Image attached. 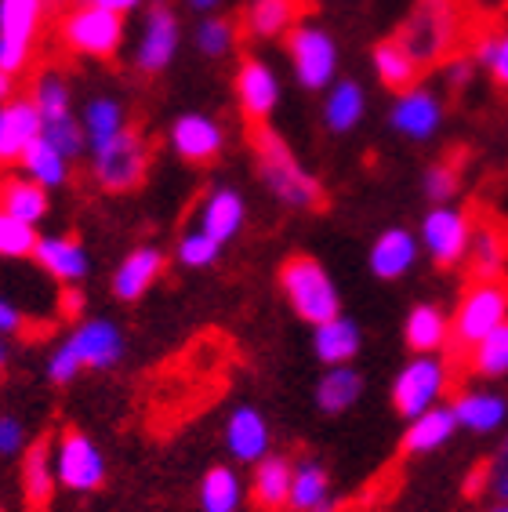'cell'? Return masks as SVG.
<instances>
[{
    "label": "cell",
    "mask_w": 508,
    "mask_h": 512,
    "mask_svg": "<svg viewBox=\"0 0 508 512\" xmlns=\"http://www.w3.org/2000/svg\"><path fill=\"white\" fill-rule=\"evenodd\" d=\"M287 59H291L294 80L305 91H327L338 80V40L316 26V22H298L287 30Z\"/></svg>",
    "instance_id": "cell-8"
},
{
    "label": "cell",
    "mask_w": 508,
    "mask_h": 512,
    "mask_svg": "<svg viewBox=\"0 0 508 512\" xmlns=\"http://www.w3.org/2000/svg\"><path fill=\"white\" fill-rule=\"evenodd\" d=\"M40 135L48 138L59 153H66L69 160H77L88 153V135H84V128H80V117H66V120H55V124H44Z\"/></svg>",
    "instance_id": "cell-46"
},
{
    "label": "cell",
    "mask_w": 508,
    "mask_h": 512,
    "mask_svg": "<svg viewBox=\"0 0 508 512\" xmlns=\"http://www.w3.org/2000/svg\"><path fill=\"white\" fill-rule=\"evenodd\" d=\"M80 128L88 135V149H91V146L109 142V138L120 135V131L131 128V124H127L124 102L113 99V95H95L88 106L80 109Z\"/></svg>",
    "instance_id": "cell-38"
},
{
    "label": "cell",
    "mask_w": 508,
    "mask_h": 512,
    "mask_svg": "<svg viewBox=\"0 0 508 512\" xmlns=\"http://www.w3.org/2000/svg\"><path fill=\"white\" fill-rule=\"evenodd\" d=\"M418 258H421V244L411 229L389 226L374 237L371 251H367V269H371L378 280L392 284V280H403V276L411 273V269L418 266Z\"/></svg>",
    "instance_id": "cell-18"
},
{
    "label": "cell",
    "mask_w": 508,
    "mask_h": 512,
    "mask_svg": "<svg viewBox=\"0 0 508 512\" xmlns=\"http://www.w3.org/2000/svg\"><path fill=\"white\" fill-rule=\"evenodd\" d=\"M334 491H331V473H327V465L313 454H305L298 458L291 469V494H287V509L291 512H309L316 505L331 502Z\"/></svg>",
    "instance_id": "cell-33"
},
{
    "label": "cell",
    "mask_w": 508,
    "mask_h": 512,
    "mask_svg": "<svg viewBox=\"0 0 508 512\" xmlns=\"http://www.w3.org/2000/svg\"><path fill=\"white\" fill-rule=\"evenodd\" d=\"M302 0H247L240 30L251 40H280L291 26H298Z\"/></svg>",
    "instance_id": "cell-30"
},
{
    "label": "cell",
    "mask_w": 508,
    "mask_h": 512,
    "mask_svg": "<svg viewBox=\"0 0 508 512\" xmlns=\"http://www.w3.org/2000/svg\"><path fill=\"white\" fill-rule=\"evenodd\" d=\"M0 211L30 222V226H40L51 211V193L44 186H37L33 178L22 175V171L19 175L8 171V175H0Z\"/></svg>",
    "instance_id": "cell-31"
},
{
    "label": "cell",
    "mask_w": 508,
    "mask_h": 512,
    "mask_svg": "<svg viewBox=\"0 0 508 512\" xmlns=\"http://www.w3.org/2000/svg\"><path fill=\"white\" fill-rule=\"evenodd\" d=\"M0 512H4V509H0Z\"/></svg>",
    "instance_id": "cell-58"
},
{
    "label": "cell",
    "mask_w": 508,
    "mask_h": 512,
    "mask_svg": "<svg viewBox=\"0 0 508 512\" xmlns=\"http://www.w3.org/2000/svg\"><path fill=\"white\" fill-rule=\"evenodd\" d=\"M469 240H472V218L461 207L432 204L425 211V218H421L418 244L429 251L432 266L458 269L465 262V255H469Z\"/></svg>",
    "instance_id": "cell-13"
},
{
    "label": "cell",
    "mask_w": 508,
    "mask_h": 512,
    "mask_svg": "<svg viewBox=\"0 0 508 512\" xmlns=\"http://www.w3.org/2000/svg\"><path fill=\"white\" fill-rule=\"evenodd\" d=\"M59 40L80 59L106 62L124 48V15L80 0L59 19Z\"/></svg>",
    "instance_id": "cell-6"
},
{
    "label": "cell",
    "mask_w": 508,
    "mask_h": 512,
    "mask_svg": "<svg viewBox=\"0 0 508 512\" xmlns=\"http://www.w3.org/2000/svg\"><path fill=\"white\" fill-rule=\"evenodd\" d=\"M167 146L175 149L178 160L186 164H215L225 149V131L207 113H178L167 128Z\"/></svg>",
    "instance_id": "cell-16"
},
{
    "label": "cell",
    "mask_w": 508,
    "mask_h": 512,
    "mask_svg": "<svg viewBox=\"0 0 508 512\" xmlns=\"http://www.w3.org/2000/svg\"><path fill=\"white\" fill-rule=\"evenodd\" d=\"M186 8L196 15H218V8H225V0H186Z\"/></svg>",
    "instance_id": "cell-52"
},
{
    "label": "cell",
    "mask_w": 508,
    "mask_h": 512,
    "mask_svg": "<svg viewBox=\"0 0 508 512\" xmlns=\"http://www.w3.org/2000/svg\"><path fill=\"white\" fill-rule=\"evenodd\" d=\"M33 262H37L51 280H59V284H66V287L84 284L88 273H91L88 247L80 244L77 237H69V233H59V237H40L37 247H33Z\"/></svg>",
    "instance_id": "cell-19"
},
{
    "label": "cell",
    "mask_w": 508,
    "mask_h": 512,
    "mask_svg": "<svg viewBox=\"0 0 508 512\" xmlns=\"http://www.w3.org/2000/svg\"><path fill=\"white\" fill-rule=\"evenodd\" d=\"M62 309H66V313H80V309H84V295H80L77 287H66V295H62Z\"/></svg>",
    "instance_id": "cell-53"
},
{
    "label": "cell",
    "mask_w": 508,
    "mask_h": 512,
    "mask_svg": "<svg viewBox=\"0 0 508 512\" xmlns=\"http://www.w3.org/2000/svg\"><path fill=\"white\" fill-rule=\"evenodd\" d=\"M26 451V425L15 414H0V458H19Z\"/></svg>",
    "instance_id": "cell-48"
},
{
    "label": "cell",
    "mask_w": 508,
    "mask_h": 512,
    "mask_svg": "<svg viewBox=\"0 0 508 512\" xmlns=\"http://www.w3.org/2000/svg\"><path fill=\"white\" fill-rule=\"evenodd\" d=\"M461 37V8L458 0H418V8L407 15L396 40L411 51L421 69L436 66L447 55H454V44Z\"/></svg>",
    "instance_id": "cell-4"
},
{
    "label": "cell",
    "mask_w": 508,
    "mask_h": 512,
    "mask_svg": "<svg viewBox=\"0 0 508 512\" xmlns=\"http://www.w3.org/2000/svg\"><path fill=\"white\" fill-rule=\"evenodd\" d=\"M164 269H167V255L160 247L142 244V247H135V251H127V255L120 258V266L113 269V295H117L120 302L146 298L149 287L164 276Z\"/></svg>",
    "instance_id": "cell-21"
},
{
    "label": "cell",
    "mask_w": 508,
    "mask_h": 512,
    "mask_svg": "<svg viewBox=\"0 0 508 512\" xmlns=\"http://www.w3.org/2000/svg\"><path fill=\"white\" fill-rule=\"evenodd\" d=\"M30 99L40 113V124H55V120L77 117V113H73V91H69V80L62 77V73H55V69H44V73L33 80Z\"/></svg>",
    "instance_id": "cell-39"
},
{
    "label": "cell",
    "mask_w": 508,
    "mask_h": 512,
    "mask_svg": "<svg viewBox=\"0 0 508 512\" xmlns=\"http://www.w3.org/2000/svg\"><path fill=\"white\" fill-rule=\"evenodd\" d=\"M469 364L472 375L483 378V382H498L508 375V320H501L490 335H483L469 349Z\"/></svg>",
    "instance_id": "cell-40"
},
{
    "label": "cell",
    "mask_w": 508,
    "mask_h": 512,
    "mask_svg": "<svg viewBox=\"0 0 508 512\" xmlns=\"http://www.w3.org/2000/svg\"><path fill=\"white\" fill-rule=\"evenodd\" d=\"M40 233L37 226L22 222V218L0 211V258L8 262H22V258H33V247H37Z\"/></svg>",
    "instance_id": "cell-42"
},
{
    "label": "cell",
    "mask_w": 508,
    "mask_h": 512,
    "mask_svg": "<svg viewBox=\"0 0 508 512\" xmlns=\"http://www.w3.org/2000/svg\"><path fill=\"white\" fill-rule=\"evenodd\" d=\"M476 69L479 66L469 59V55H450V62H447V84H450V88H465V84H472Z\"/></svg>",
    "instance_id": "cell-50"
},
{
    "label": "cell",
    "mask_w": 508,
    "mask_h": 512,
    "mask_svg": "<svg viewBox=\"0 0 508 512\" xmlns=\"http://www.w3.org/2000/svg\"><path fill=\"white\" fill-rule=\"evenodd\" d=\"M51 454H55V480L66 491L91 494L106 483V454L98 451V444L84 429H73V425L62 429L59 440L51 444Z\"/></svg>",
    "instance_id": "cell-10"
},
{
    "label": "cell",
    "mask_w": 508,
    "mask_h": 512,
    "mask_svg": "<svg viewBox=\"0 0 508 512\" xmlns=\"http://www.w3.org/2000/svg\"><path fill=\"white\" fill-rule=\"evenodd\" d=\"M360 349H363V331L352 316L338 313L313 327V353L323 367L352 364L360 356Z\"/></svg>",
    "instance_id": "cell-26"
},
{
    "label": "cell",
    "mask_w": 508,
    "mask_h": 512,
    "mask_svg": "<svg viewBox=\"0 0 508 512\" xmlns=\"http://www.w3.org/2000/svg\"><path fill=\"white\" fill-rule=\"evenodd\" d=\"M8 99H15V77L0 69V102H8Z\"/></svg>",
    "instance_id": "cell-54"
},
{
    "label": "cell",
    "mask_w": 508,
    "mask_h": 512,
    "mask_svg": "<svg viewBox=\"0 0 508 512\" xmlns=\"http://www.w3.org/2000/svg\"><path fill=\"white\" fill-rule=\"evenodd\" d=\"M26 327H30L26 313H22L8 295H0V338H15V335H22Z\"/></svg>",
    "instance_id": "cell-49"
},
{
    "label": "cell",
    "mask_w": 508,
    "mask_h": 512,
    "mask_svg": "<svg viewBox=\"0 0 508 512\" xmlns=\"http://www.w3.org/2000/svg\"><path fill=\"white\" fill-rule=\"evenodd\" d=\"M483 469H487V494H494L498 502H508V433L498 444V451L483 462Z\"/></svg>",
    "instance_id": "cell-47"
},
{
    "label": "cell",
    "mask_w": 508,
    "mask_h": 512,
    "mask_svg": "<svg viewBox=\"0 0 508 512\" xmlns=\"http://www.w3.org/2000/svg\"><path fill=\"white\" fill-rule=\"evenodd\" d=\"M247 222V204L244 197L236 193L233 186H218L207 193V200L200 204V218H196V229H204L207 237H215L218 244H229V240L240 237V229Z\"/></svg>",
    "instance_id": "cell-24"
},
{
    "label": "cell",
    "mask_w": 508,
    "mask_h": 512,
    "mask_svg": "<svg viewBox=\"0 0 508 512\" xmlns=\"http://www.w3.org/2000/svg\"><path fill=\"white\" fill-rule=\"evenodd\" d=\"M19 168H22V175L33 178L37 186H44L51 193V189H62L69 182V175H73V160H69L66 153H59L48 138L40 135L37 142H30V149L19 157Z\"/></svg>",
    "instance_id": "cell-36"
},
{
    "label": "cell",
    "mask_w": 508,
    "mask_h": 512,
    "mask_svg": "<svg viewBox=\"0 0 508 512\" xmlns=\"http://www.w3.org/2000/svg\"><path fill=\"white\" fill-rule=\"evenodd\" d=\"M313 396H316V407H320L323 414L338 418V414L352 411V407L360 404V396H363V375L352 364L323 367V375L316 378Z\"/></svg>",
    "instance_id": "cell-32"
},
{
    "label": "cell",
    "mask_w": 508,
    "mask_h": 512,
    "mask_svg": "<svg viewBox=\"0 0 508 512\" xmlns=\"http://www.w3.org/2000/svg\"><path fill=\"white\" fill-rule=\"evenodd\" d=\"M233 91H236V106L244 113L247 124H269V117L276 113L280 106V77H276V69L262 59V55H244L240 66H236V77H233Z\"/></svg>",
    "instance_id": "cell-14"
},
{
    "label": "cell",
    "mask_w": 508,
    "mask_h": 512,
    "mask_svg": "<svg viewBox=\"0 0 508 512\" xmlns=\"http://www.w3.org/2000/svg\"><path fill=\"white\" fill-rule=\"evenodd\" d=\"M222 255V244L215 237H207L204 229H186L175 244V262L186 269H211Z\"/></svg>",
    "instance_id": "cell-43"
},
{
    "label": "cell",
    "mask_w": 508,
    "mask_h": 512,
    "mask_svg": "<svg viewBox=\"0 0 508 512\" xmlns=\"http://www.w3.org/2000/svg\"><path fill=\"white\" fill-rule=\"evenodd\" d=\"M403 342L414 356H440L450 345V313L436 302H418L403 320Z\"/></svg>",
    "instance_id": "cell-23"
},
{
    "label": "cell",
    "mask_w": 508,
    "mask_h": 512,
    "mask_svg": "<svg viewBox=\"0 0 508 512\" xmlns=\"http://www.w3.org/2000/svg\"><path fill=\"white\" fill-rule=\"evenodd\" d=\"M276 284L284 291L287 306L294 309L298 320H305L309 327L331 320L342 313V295L338 284L331 280V273L323 269L320 258L313 255H291L284 266L276 269Z\"/></svg>",
    "instance_id": "cell-3"
},
{
    "label": "cell",
    "mask_w": 508,
    "mask_h": 512,
    "mask_svg": "<svg viewBox=\"0 0 508 512\" xmlns=\"http://www.w3.org/2000/svg\"><path fill=\"white\" fill-rule=\"evenodd\" d=\"M508 320V284L501 280H472L450 313V345L469 353L472 345Z\"/></svg>",
    "instance_id": "cell-7"
},
{
    "label": "cell",
    "mask_w": 508,
    "mask_h": 512,
    "mask_svg": "<svg viewBox=\"0 0 508 512\" xmlns=\"http://www.w3.org/2000/svg\"><path fill=\"white\" fill-rule=\"evenodd\" d=\"M363 113H367V95H363L360 80H334L323 95V128L331 135H349V131L360 128Z\"/></svg>",
    "instance_id": "cell-29"
},
{
    "label": "cell",
    "mask_w": 508,
    "mask_h": 512,
    "mask_svg": "<svg viewBox=\"0 0 508 512\" xmlns=\"http://www.w3.org/2000/svg\"><path fill=\"white\" fill-rule=\"evenodd\" d=\"M178 44H182V22H178V11L167 4V0H149L146 15H142V33H138L135 44V69L146 73V77H160L178 55Z\"/></svg>",
    "instance_id": "cell-12"
},
{
    "label": "cell",
    "mask_w": 508,
    "mask_h": 512,
    "mask_svg": "<svg viewBox=\"0 0 508 512\" xmlns=\"http://www.w3.org/2000/svg\"><path fill=\"white\" fill-rule=\"evenodd\" d=\"M487 512H508V502H498L494 509H487Z\"/></svg>",
    "instance_id": "cell-57"
},
{
    "label": "cell",
    "mask_w": 508,
    "mask_h": 512,
    "mask_svg": "<svg viewBox=\"0 0 508 512\" xmlns=\"http://www.w3.org/2000/svg\"><path fill=\"white\" fill-rule=\"evenodd\" d=\"M465 262H469L476 280H501V269H505V262H508V244H505V237H501V229L472 226Z\"/></svg>",
    "instance_id": "cell-37"
},
{
    "label": "cell",
    "mask_w": 508,
    "mask_h": 512,
    "mask_svg": "<svg viewBox=\"0 0 508 512\" xmlns=\"http://www.w3.org/2000/svg\"><path fill=\"white\" fill-rule=\"evenodd\" d=\"M236 37H240V26L233 19H225V15H204V19L196 22V33H193L196 51L211 62L233 55Z\"/></svg>",
    "instance_id": "cell-41"
},
{
    "label": "cell",
    "mask_w": 508,
    "mask_h": 512,
    "mask_svg": "<svg viewBox=\"0 0 508 512\" xmlns=\"http://www.w3.org/2000/svg\"><path fill=\"white\" fill-rule=\"evenodd\" d=\"M40 113L30 95H15V99L0 102V164H19V157L30 149V142L40 138Z\"/></svg>",
    "instance_id": "cell-20"
},
{
    "label": "cell",
    "mask_w": 508,
    "mask_h": 512,
    "mask_svg": "<svg viewBox=\"0 0 508 512\" xmlns=\"http://www.w3.org/2000/svg\"><path fill=\"white\" fill-rule=\"evenodd\" d=\"M479 69H487L490 80L498 88L508 91V30L505 33H490L476 44V55H472Z\"/></svg>",
    "instance_id": "cell-44"
},
{
    "label": "cell",
    "mask_w": 508,
    "mask_h": 512,
    "mask_svg": "<svg viewBox=\"0 0 508 512\" xmlns=\"http://www.w3.org/2000/svg\"><path fill=\"white\" fill-rule=\"evenodd\" d=\"M251 153L258 178H262V186L269 189V197L276 204L291 207V211H320L323 200H327L323 182L294 157V149L287 146V138L280 131L269 128V124H258L251 135Z\"/></svg>",
    "instance_id": "cell-1"
},
{
    "label": "cell",
    "mask_w": 508,
    "mask_h": 512,
    "mask_svg": "<svg viewBox=\"0 0 508 512\" xmlns=\"http://www.w3.org/2000/svg\"><path fill=\"white\" fill-rule=\"evenodd\" d=\"M84 4H95V8H106L113 11V15H131V11H138L146 0H84Z\"/></svg>",
    "instance_id": "cell-51"
},
{
    "label": "cell",
    "mask_w": 508,
    "mask_h": 512,
    "mask_svg": "<svg viewBox=\"0 0 508 512\" xmlns=\"http://www.w3.org/2000/svg\"><path fill=\"white\" fill-rule=\"evenodd\" d=\"M450 411L458 418V429L472 436L501 433L508 422V400L494 389H469L450 404Z\"/></svg>",
    "instance_id": "cell-25"
},
{
    "label": "cell",
    "mask_w": 508,
    "mask_h": 512,
    "mask_svg": "<svg viewBox=\"0 0 508 512\" xmlns=\"http://www.w3.org/2000/svg\"><path fill=\"white\" fill-rule=\"evenodd\" d=\"M225 451L236 465H258L273 447V429L265 422V414L251 404H236L225 418Z\"/></svg>",
    "instance_id": "cell-17"
},
{
    "label": "cell",
    "mask_w": 508,
    "mask_h": 512,
    "mask_svg": "<svg viewBox=\"0 0 508 512\" xmlns=\"http://www.w3.org/2000/svg\"><path fill=\"white\" fill-rule=\"evenodd\" d=\"M443 117H447V109H443L440 91L425 88V84H414V88L400 91L396 102H392L389 128L396 131V135L411 138V142H429V138L440 135Z\"/></svg>",
    "instance_id": "cell-15"
},
{
    "label": "cell",
    "mask_w": 508,
    "mask_h": 512,
    "mask_svg": "<svg viewBox=\"0 0 508 512\" xmlns=\"http://www.w3.org/2000/svg\"><path fill=\"white\" fill-rule=\"evenodd\" d=\"M244 494L247 487L233 465H211L200 476L196 502H200V512H240L244 509Z\"/></svg>",
    "instance_id": "cell-34"
},
{
    "label": "cell",
    "mask_w": 508,
    "mask_h": 512,
    "mask_svg": "<svg viewBox=\"0 0 508 512\" xmlns=\"http://www.w3.org/2000/svg\"><path fill=\"white\" fill-rule=\"evenodd\" d=\"M461 189V171L450 164V160H440V164H429L425 178H421V193L432 200V204H450L458 197Z\"/></svg>",
    "instance_id": "cell-45"
},
{
    "label": "cell",
    "mask_w": 508,
    "mask_h": 512,
    "mask_svg": "<svg viewBox=\"0 0 508 512\" xmlns=\"http://www.w3.org/2000/svg\"><path fill=\"white\" fill-rule=\"evenodd\" d=\"M450 382V367L443 356H411L400 367V375L392 378V411L403 422H411L414 414L429 411L443 400Z\"/></svg>",
    "instance_id": "cell-9"
},
{
    "label": "cell",
    "mask_w": 508,
    "mask_h": 512,
    "mask_svg": "<svg viewBox=\"0 0 508 512\" xmlns=\"http://www.w3.org/2000/svg\"><path fill=\"white\" fill-rule=\"evenodd\" d=\"M88 157H91V178L106 193H131V189H138L146 182L149 142L142 138V131L124 128L120 135L102 142V146H91Z\"/></svg>",
    "instance_id": "cell-5"
},
{
    "label": "cell",
    "mask_w": 508,
    "mask_h": 512,
    "mask_svg": "<svg viewBox=\"0 0 508 512\" xmlns=\"http://www.w3.org/2000/svg\"><path fill=\"white\" fill-rule=\"evenodd\" d=\"M124 331H120L113 320H102V316H91V320H80L69 338L62 345H55L48 356V382L51 385H69L77 382L80 371H109L124 360Z\"/></svg>",
    "instance_id": "cell-2"
},
{
    "label": "cell",
    "mask_w": 508,
    "mask_h": 512,
    "mask_svg": "<svg viewBox=\"0 0 508 512\" xmlns=\"http://www.w3.org/2000/svg\"><path fill=\"white\" fill-rule=\"evenodd\" d=\"M291 469L294 458L287 454H265L262 462L254 465L251 476V502L258 512H284L287 494H291Z\"/></svg>",
    "instance_id": "cell-28"
},
{
    "label": "cell",
    "mask_w": 508,
    "mask_h": 512,
    "mask_svg": "<svg viewBox=\"0 0 508 512\" xmlns=\"http://www.w3.org/2000/svg\"><path fill=\"white\" fill-rule=\"evenodd\" d=\"M8 360H11V345H8V338H0V371L8 367Z\"/></svg>",
    "instance_id": "cell-55"
},
{
    "label": "cell",
    "mask_w": 508,
    "mask_h": 512,
    "mask_svg": "<svg viewBox=\"0 0 508 512\" xmlns=\"http://www.w3.org/2000/svg\"><path fill=\"white\" fill-rule=\"evenodd\" d=\"M458 433V418L450 411V404H436L429 411L414 414L407 429H403L400 451L403 454H436L440 447H447Z\"/></svg>",
    "instance_id": "cell-27"
},
{
    "label": "cell",
    "mask_w": 508,
    "mask_h": 512,
    "mask_svg": "<svg viewBox=\"0 0 508 512\" xmlns=\"http://www.w3.org/2000/svg\"><path fill=\"white\" fill-rule=\"evenodd\" d=\"M371 62H374V73H378L381 80V88H389V91H407L418 84L421 77V66L414 62V55L407 48H403L400 40L389 37V40H378L371 51Z\"/></svg>",
    "instance_id": "cell-35"
},
{
    "label": "cell",
    "mask_w": 508,
    "mask_h": 512,
    "mask_svg": "<svg viewBox=\"0 0 508 512\" xmlns=\"http://www.w3.org/2000/svg\"><path fill=\"white\" fill-rule=\"evenodd\" d=\"M22 458V498H26V509L30 512H48L51 498H55V454H51V440L40 436L33 444H26V451L19 454Z\"/></svg>",
    "instance_id": "cell-22"
},
{
    "label": "cell",
    "mask_w": 508,
    "mask_h": 512,
    "mask_svg": "<svg viewBox=\"0 0 508 512\" xmlns=\"http://www.w3.org/2000/svg\"><path fill=\"white\" fill-rule=\"evenodd\" d=\"M309 512H342V505H338V498H331V502L316 505V509H309Z\"/></svg>",
    "instance_id": "cell-56"
},
{
    "label": "cell",
    "mask_w": 508,
    "mask_h": 512,
    "mask_svg": "<svg viewBox=\"0 0 508 512\" xmlns=\"http://www.w3.org/2000/svg\"><path fill=\"white\" fill-rule=\"evenodd\" d=\"M44 0H0V69L19 77L44 26Z\"/></svg>",
    "instance_id": "cell-11"
}]
</instances>
